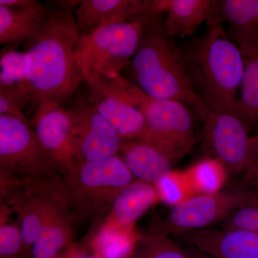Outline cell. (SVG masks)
Wrapping results in <instances>:
<instances>
[{
  "mask_svg": "<svg viewBox=\"0 0 258 258\" xmlns=\"http://www.w3.org/2000/svg\"><path fill=\"white\" fill-rule=\"evenodd\" d=\"M81 1H56L23 45L26 76L33 101L64 106L72 100L84 77L76 57L79 38L75 10Z\"/></svg>",
  "mask_w": 258,
  "mask_h": 258,
  "instance_id": "1",
  "label": "cell"
},
{
  "mask_svg": "<svg viewBox=\"0 0 258 258\" xmlns=\"http://www.w3.org/2000/svg\"><path fill=\"white\" fill-rule=\"evenodd\" d=\"M129 63L139 88L147 96L183 103L204 122L209 109L193 91L182 50L166 32L163 15H147Z\"/></svg>",
  "mask_w": 258,
  "mask_h": 258,
  "instance_id": "2",
  "label": "cell"
},
{
  "mask_svg": "<svg viewBox=\"0 0 258 258\" xmlns=\"http://www.w3.org/2000/svg\"><path fill=\"white\" fill-rule=\"evenodd\" d=\"M201 36L180 45L193 91L214 111H235L236 91L242 83V52L230 39L222 24L207 23Z\"/></svg>",
  "mask_w": 258,
  "mask_h": 258,
  "instance_id": "3",
  "label": "cell"
},
{
  "mask_svg": "<svg viewBox=\"0 0 258 258\" xmlns=\"http://www.w3.org/2000/svg\"><path fill=\"white\" fill-rule=\"evenodd\" d=\"M134 177L118 155L80 163L56 181L74 221L98 216Z\"/></svg>",
  "mask_w": 258,
  "mask_h": 258,
  "instance_id": "4",
  "label": "cell"
},
{
  "mask_svg": "<svg viewBox=\"0 0 258 258\" xmlns=\"http://www.w3.org/2000/svg\"><path fill=\"white\" fill-rule=\"evenodd\" d=\"M11 204L25 249L52 236H74L75 221L55 180L28 185L13 197Z\"/></svg>",
  "mask_w": 258,
  "mask_h": 258,
  "instance_id": "5",
  "label": "cell"
},
{
  "mask_svg": "<svg viewBox=\"0 0 258 258\" xmlns=\"http://www.w3.org/2000/svg\"><path fill=\"white\" fill-rule=\"evenodd\" d=\"M0 169L30 184L61 178L26 118L0 115Z\"/></svg>",
  "mask_w": 258,
  "mask_h": 258,
  "instance_id": "6",
  "label": "cell"
},
{
  "mask_svg": "<svg viewBox=\"0 0 258 258\" xmlns=\"http://www.w3.org/2000/svg\"><path fill=\"white\" fill-rule=\"evenodd\" d=\"M147 19L108 24L80 35L76 55L105 79H117L138 47Z\"/></svg>",
  "mask_w": 258,
  "mask_h": 258,
  "instance_id": "7",
  "label": "cell"
},
{
  "mask_svg": "<svg viewBox=\"0 0 258 258\" xmlns=\"http://www.w3.org/2000/svg\"><path fill=\"white\" fill-rule=\"evenodd\" d=\"M145 118L143 139L173 164L191 150L196 142L194 113L183 103L146 97L141 106Z\"/></svg>",
  "mask_w": 258,
  "mask_h": 258,
  "instance_id": "8",
  "label": "cell"
},
{
  "mask_svg": "<svg viewBox=\"0 0 258 258\" xmlns=\"http://www.w3.org/2000/svg\"><path fill=\"white\" fill-rule=\"evenodd\" d=\"M67 108L71 138L77 164L101 161L118 155L122 140L80 89Z\"/></svg>",
  "mask_w": 258,
  "mask_h": 258,
  "instance_id": "9",
  "label": "cell"
},
{
  "mask_svg": "<svg viewBox=\"0 0 258 258\" xmlns=\"http://www.w3.org/2000/svg\"><path fill=\"white\" fill-rule=\"evenodd\" d=\"M249 129L235 111L208 110L204 120L203 148L226 172L245 170L251 161Z\"/></svg>",
  "mask_w": 258,
  "mask_h": 258,
  "instance_id": "10",
  "label": "cell"
},
{
  "mask_svg": "<svg viewBox=\"0 0 258 258\" xmlns=\"http://www.w3.org/2000/svg\"><path fill=\"white\" fill-rule=\"evenodd\" d=\"M254 191L237 189L200 195L174 205L166 228L177 235L203 230L223 222L236 209L255 196Z\"/></svg>",
  "mask_w": 258,
  "mask_h": 258,
  "instance_id": "11",
  "label": "cell"
},
{
  "mask_svg": "<svg viewBox=\"0 0 258 258\" xmlns=\"http://www.w3.org/2000/svg\"><path fill=\"white\" fill-rule=\"evenodd\" d=\"M76 57L89 87L88 99L114 129L122 142L143 138L146 123L142 110L125 100L118 90L82 59L76 55Z\"/></svg>",
  "mask_w": 258,
  "mask_h": 258,
  "instance_id": "12",
  "label": "cell"
},
{
  "mask_svg": "<svg viewBox=\"0 0 258 258\" xmlns=\"http://www.w3.org/2000/svg\"><path fill=\"white\" fill-rule=\"evenodd\" d=\"M30 123L50 154L61 177L69 174L76 162L67 108L55 102L42 101L37 105Z\"/></svg>",
  "mask_w": 258,
  "mask_h": 258,
  "instance_id": "13",
  "label": "cell"
},
{
  "mask_svg": "<svg viewBox=\"0 0 258 258\" xmlns=\"http://www.w3.org/2000/svg\"><path fill=\"white\" fill-rule=\"evenodd\" d=\"M207 23L227 24L242 55H258V0H216Z\"/></svg>",
  "mask_w": 258,
  "mask_h": 258,
  "instance_id": "14",
  "label": "cell"
},
{
  "mask_svg": "<svg viewBox=\"0 0 258 258\" xmlns=\"http://www.w3.org/2000/svg\"><path fill=\"white\" fill-rule=\"evenodd\" d=\"M180 236L212 258H258V234L254 232L203 229Z\"/></svg>",
  "mask_w": 258,
  "mask_h": 258,
  "instance_id": "15",
  "label": "cell"
},
{
  "mask_svg": "<svg viewBox=\"0 0 258 258\" xmlns=\"http://www.w3.org/2000/svg\"><path fill=\"white\" fill-rule=\"evenodd\" d=\"M149 3L150 0H82L74 13L79 36L108 24L145 16Z\"/></svg>",
  "mask_w": 258,
  "mask_h": 258,
  "instance_id": "16",
  "label": "cell"
},
{
  "mask_svg": "<svg viewBox=\"0 0 258 258\" xmlns=\"http://www.w3.org/2000/svg\"><path fill=\"white\" fill-rule=\"evenodd\" d=\"M216 0H150L147 15L165 13L164 25L171 37H190L211 18Z\"/></svg>",
  "mask_w": 258,
  "mask_h": 258,
  "instance_id": "17",
  "label": "cell"
},
{
  "mask_svg": "<svg viewBox=\"0 0 258 258\" xmlns=\"http://www.w3.org/2000/svg\"><path fill=\"white\" fill-rule=\"evenodd\" d=\"M118 155L133 177L154 186L164 176L172 172V161L143 139L123 141Z\"/></svg>",
  "mask_w": 258,
  "mask_h": 258,
  "instance_id": "18",
  "label": "cell"
},
{
  "mask_svg": "<svg viewBox=\"0 0 258 258\" xmlns=\"http://www.w3.org/2000/svg\"><path fill=\"white\" fill-rule=\"evenodd\" d=\"M47 9L48 7L37 0L0 7V48L23 45L38 28Z\"/></svg>",
  "mask_w": 258,
  "mask_h": 258,
  "instance_id": "19",
  "label": "cell"
},
{
  "mask_svg": "<svg viewBox=\"0 0 258 258\" xmlns=\"http://www.w3.org/2000/svg\"><path fill=\"white\" fill-rule=\"evenodd\" d=\"M157 198L154 185L139 180L132 181L113 200L105 222L122 227L132 226L152 206Z\"/></svg>",
  "mask_w": 258,
  "mask_h": 258,
  "instance_id": "20",
  "label": "cell"
},
{
  "mask_svg": "<svg viewBox=\"0 0 258 258\" xmlns=\"http://www.w3.org/2000/svg\"><path fill=\"white\" fill-rule=\"evenodd\" d=\"M0 93L23 108L33 96L26 76V54L18 47L0 48Z\"/></svg>",
  "mask_w": 258,
  "mask_h": 258,
  "instance_id": "21",
  "label": "cell"
},
{
  "mask_svg": "<svg viewBox=\"0 0 258 258\" xmlns=\"http://www.w3.org/2000/svg\"><path fill=\"white\" fill-rule=\"evenodd\" d=\"M132 226L122 227L104 222L97 230L88 247L98 258L133 257L137 239Z\"/></svg>",
  "mask_w": 258,
  "mask_h": 258,
  "instance_id": "22",
  "label": "cell"
},
{
  "mask_svg": "<svg viewBox=\"0 0 258 258\" xmlns=\"http://www.w3.org/2000/svg\"><path fill=\"white\" fill-rule=\"evenodd\" d=\"M242 56V93L236 102L235 111L249 130L258 122V55Z\"/></svg>",
  "mask_w": 258,
  "mask_h": 258,
  "instance_id": "23",
  "label": "cell"
},
{
  "mask_svg": "<svg viewBox=\"0 0 258 258\" xmlns=\"http://www.w3.org/2000/svg\"><path fill=\"white\" fill-rule=\"evenodd\" d=\"M10 200L0 199V258H18L25 249Z\"/></svg>",
  "mask_w": 258,
  "mask_h": 258,
  "instance_id": "24",
  "label": "cell"
},
{
  "mask_svg": "<svg viewBox=\"0 0 258 258\" xmlns=\"http://www.w3.org/2000/svg\"><path fill=\"white\" fill-rule=\"evenodd\" d=\"M226 171L222 164L213 158L199 163L192 171L195 185L207 194L217 192L225 179Z\"/></svg>",
  "mask_w": 258,
  "mask_h": 258,
  "instance_id": "25",
  "label": "cell"
},
{
  "mask_svg": "<svg viewBox=\"0 0 258 258\" xmlns=\"http://www.w3.org/2000/svg\"><path fill=\"white\" fill-rule=\"evenodd\" d=\"M223 230H243L258 234V195L236 209L222 222Z\"/></svg>",
  "mask_w": 258,
  "mask_h": 258,
  "instance_id": "26",
  "label": "cell"
},
{
  "mask_svg": "<svg viewBox=\"0 0 258 258\" xmlns=\"http://www.w3.org/2000/svg\"><path fill=\"white\" fill-rule=\"evenodd\" d=\"M142 244L144 258H193L165 235L145 236Z\"/></svg>",
  "mask_w": 258,
  "mask_h": 258,
  "instance_id": "27",
  "label": "cell"
},
{
  "mask_svg": "<svg viewBox=\"0 0 258 258\" xmlns=\"http://www.w3.org/2000/svg\"><path fill=\"white\" fill-rule=\"evenodd\" d=\"M172 172L159 180L155 185L158 196L171 205H176L182 202L184 191L177 178L172 176Z\"/></svg>",
  "mask_w": 258,
  "mask_h": 258,
  "instance_id": "28",
  "label": "cell"
},
{
  "mask_svg": "<svg viewBox=\"0 0 258 258\" xmlns=\"http://www.w3.org/2000/svg\"><path fill=\"white\" fill-rule=\"evenodd\" d=\"M30 184H32L0 169V199L13 198L15 194Z\"/></svg>",
  "mask_w": 258,
  "mask_h": 258,
  "instance_id": "29",
  "label": "cell"
},
{
  "mask_svg": "<svg viewBox=\"0 0 258 258\" xmlns=\"http://www.w3.org/2000/svg\"><path fill=\"white\" fill-rule=\"evenodd\" d=\"M23 107L12 100L11 98L0 93V115L12 113L25 118L23 113Z\"/></svg>",
  "mask_w": 258,
  "mask_h": 258,
  "instance_id": "30",
  "label": "cell"
},
{
  "mask_svg": "<svg viewBox=\"0 0 258 258\" xmlns=\"http://www.w3.org/2000/svg\"><path fill=\"white\" fill-rule=\"evenodd\" d=\"M61 258H98L96 254L93 253L92 250L88 247H80L74 243L71 244L64 254L61 256Z\"/></svg>",
  "mask_w": 258,
  "mask_h": 258,
  "instance_id": "31",
  "label": "cell"
},
{
  "mask_svg": "<svg viewBox=\"0 0 258 258\" xmlns=\"http://www.w3.org/2000/svg\"><path fill=\"white\" fill-rule=\"evenodd\" d=\"M243 183L255 187L258 185V158L252 161L243 171Z\"/></svg>",
  "mask_w": 258,
  "mask_h": 258,
  "instance_id": "32",
  "label": "cell"
},
{
  "mask_svg": "<svg viewBox=\"0 0 258 258\" xmlns=\"http://www.w3.org/2000/svg\"><path fill=\"white\" fill-rule=\"evenodd\" d=\"M251 161L249 164L252 161L258 158V134L255 137H251ZM248 165V166H249Z\"/></svg>",
  "mask_w": 258,
  "mask_h": 258,
  "instance_id": "33",
  "label": "cell"
},
{
  "mask_svg": "<svg viewBox=\"0 0 258 258\" xmlns=\"http://www.w3.org/2000/svg\"><path fill=\"white\" fill-rule=\"evenodd\" d=\"M131 258H144L143 256L142 255H139V256H133V257H132Z\"/></svg>",
  "mask_w": 258,
  "mask_h": 258,
  "instance_id": "34",
  "label": "cell"
},
{
  "mask_svg": "<svg viewBox=\"0 0 258 258\" xmlns=\"http://www.w3.org/2000/svg\"><path fill=\"white\" fill-rule=\"evenodd\" d=\"M254 188H256V189H257L258 190V185L257 186H255V187H254Z\"/></svg>",
  "mask_w": 258,
  "mask_h": 258,
  "instance_id": "35",
  "label": "cell"
},
{
  "mask_svg": "<svg viewBox=\"0 0 258 258\" xmlns=\"http://www.w3.org/2000/svg\"><path fill=\"white\" fill-rule=\"evenodd\" d=\"M60 258H61V257Z\"/></svg>",
  "mask_w": 258,
  "mask_h": 258,
  "instance_id": "36",
  "label": "cell"
}]
</instances>
